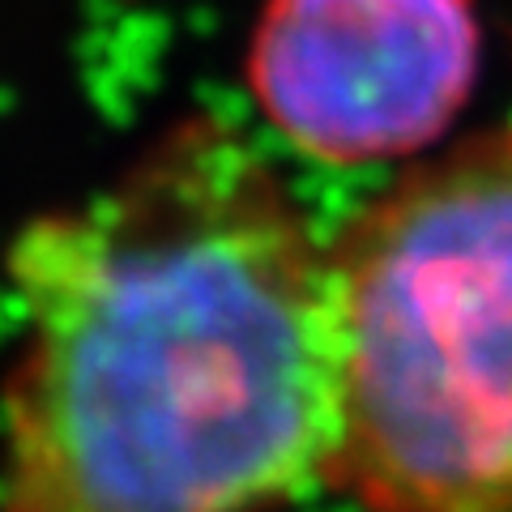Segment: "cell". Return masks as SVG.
Listing matches in <instances>:
<instances>
[{
  "instance_id": "cell-1",
  "label": "cell",
  "mask_w": 512,
  "mask_h": 512,
  "mask_svg": "<svg viewBox=\"0 0 512 512\" xmlns=\"http://www.w3.org/2000/svg\"><path fill=\"white\" fill-rule=\"evenodd\" d=\"M0 512H282L338 440L329 239L222 116L13 231Z\"/></svg>"
},
{
  "instance_id": "cell-2",
  "label": "cell",
  "mask_w": 512,
  "mask_h": 512,
  "mask_svg": "<svg viewBox=\"0 0 512 512\" xmlns=\"http://www.w3.org/2000/svg\"><path fill=\"white\" fill-rule=\"evenodd\" d=\"M359 512H512V124L423 158L329 239Z\"/></svg>"
},
{
  "instance_id": "cell-3",
  "label": "cell",
  "mask_w": 512,
  "mask_h": 512,
  "mask_svg": "<svg viewBox=\"0 0 512 512\" xmlns=\"http://www.w3.org/2000/svg\"><path fill=\"white\" fill-rule=\"evenodd\" d=\"M470 0H269L248 82L269 124L329 163L427 146L474 86Z\"/></svg>"
}]
</instances>
